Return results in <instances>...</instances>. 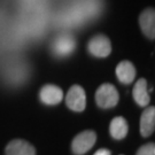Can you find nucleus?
<instances>
[{
	"mask_svg": "<svg viewBox=\"0 0 155 155\" xmlns=\"http://www.w3.org/2000/svg\"><path fill=\"white\" fill-rule=\"evenodd\" d=\"M118 99H120L118 92L115 89V86L111 85V84H102L95 92L97 105L99 106L100 108H104V109L115 107L118 102Z\"/></svg>",
	"mask_w": 155,
	"mask_h": 155,
	"instance_id": "nucleus-1",
	"label": "nucleus"
},
{
	"mask_svg": "<svg viewBox=\"0 0 155 155\" xmlns=\"http://www.w3.org/2000/svg\"><path fill=\"white\" fill-rule=\"evenodd\" d=\"M97 141V134L92 130H86L77 134L72 140L71 148L75 155H83L89 152Z\"/></svg>",
	"mask_w": 155,
	"mask_h": 155,
	"instance_id": "nucleus-2",
	"label": "nucleus"
},
{
	"mask_svg": "<svg viewBox=\"0 0 155 155\" xmlns=\"http://www.w3.org/2000/svg\"><path fill=\"white\" fill-rule=\"evenodd\" d=\"M66 105L74 111H83L86 107V94L82 86L74 85L68 91Z\"/></svg>",
	"mask_w": 155,
	"mask_h": 155,
	"instance_id": "nucleus-3",
	"label": "nucleus"
},
{
	"mask_svg": "<svg viewBox=\"0 0 155 155\" xmlns=\"http://www.w3.org/2000/svg\"><path fill=\"white\" fill-rule=\"evenodd\" d=\"M76 48V40L69 35H61L53 41L52 51L58 58L69 56Z\"/></svg>",
	"mask_w": 155,
	"mask_h": 155,
	"instance_id": "nucleus-4",
	"label": "nucleus"
},
{
	"mask_svg": "<svg viewBox=\"0 0 155 155\" xmlns=\"http://www.w3.org/2000/svg\"><path fill=\"white\" fill-rule=\"evenodd\" d=\"M87 50L93 56L97 58H106L110 54L111 44L110 40L106 36L99 35L91 39L87 44Z\"/></svg>",
	"mask_w": 155,
	"mask_h": 155,
	"instance_id": "nucleus-5",
	"label": "nucleus"
},
{
	"mask_svg": "<svg viewBox=\"0 0 155 155\" xmlns=\"http://www.w3.org/2000/svg\"><path fill=\"white\" fill-rule=\"evenodd\" d=\"M39 99L45 105L53 106L58 105L63 99V92L60 87L53 84H47L41 87L39 92Z\"/></svg>",
	"mask_w": 155,
	"mask_h": 155,
	"instance_id": "nucleus-6",
	"label": "nucleus"
},
{
	"mask_svg": "<svg viewBox=\"0 0 155 155\" xmlns=\"http://www.w3.org/2000/svg\"><path fill=\"white\" fill-rule=\"evenodd\" d=\"M6 155H36V150L28 141L15 139L7 145Z\"/></svg>",
	"mask_w": 155,
	"mask_h": 155,
	"instance_id": "nucleus-7",
	"label": "nucleus"
},
{
	"mask_svg": "<svg viewBox=\"0 0 155 155\" xmlns=\"http://www.w3.org/2000/svg\"><path fill=\"white\" fill-rule=\"evenodd\" d=\"M155 127V108L148 107L140 117V133L143 137H150L154 132Z\"/></svg>",
	"mask_w": 155,
	"mask_h": 155,
	"instance_id": "nucleus-8",
	"label": "nucleus"
},
{
	"mask_svg": "<svg viewBox=\"0 0 155 155\" xmlns=\"http://www.w3.org/2000/svg\"><path fill=\"white\" fill-rule=\"evenodd\" d=\"M155 13L153 8H148L141 13V15L139 17V22H140V27L143 32L150 39H154L155 36Z\"/></svg>",
	"mask_w": 155,
	"mask_h": 155,
	"instance_id": "nucleus-9",
	"label": "nucleus"
},
{
	"mask_svg": "<svg viewBox=\"0 0 155 155\" xmlns=\"http://www.w3.org/2000/svg\"><path fill=\"white\" fill-rule=\"evenodd\" d=\"M116 76L123 84H130L136 77V69L131 62L122 61L116 67Z\"/></svg>",
	"mask_w": 155,
	"mask_h": 155,
	"instance_id": "nucleus-10",
	"label": "nucleus"
},
{
	"mask_svg": "<svg viewBox=\"0 0 155 155\" xmlns=\"http://www.w3.org/2000/svg\"><path fill=\"white\" fill-rule=\"evenodd\" d=\"M133 99L141 107H146L150 104V94L147 91V82L144 78H140L133 87Z\"/></svg>",
	"mask_w": 155,
	"mask_h": 155,
	"instance_id": "nucleus-11",
	"label": "nucleus"
},
{
	"mask_svg": "<svg viewBox=\"0 0 155 155\" xmlns=\"http://www.w3.org/2000/svg\"><path fill=\"white\" fill-rule=\"evenodd\" d=\"M109 131H110L111 137L116 140H121L124 138L129 131V125H127L125 118H123L121 116L115 117L110 122Z\"/></svg>",
	"mask_w": 155,
	"mask_h": 155,
	"instance_id": "nucleus-12",
	"label": "nucleus"
},
{
	"mask_svg": "<svg viewBox=\"0 0 155 155\" xmlns=\"http://www.w3.org/2000/svg\"><path fill=\"white\" fill-rule=\"evenodd\" d=\"M137 155H155V145L150 143L141 146L137 152Z\"/></svg>",
	"mask_w": 155,
	"mask_h": 155,
	"instance_id": "nucleus-13",
	"label": "nucleus"
},
{
	"mask_svg": "<svg viewBox=\"0 0 155 155\" xmlns=\"http://www.w3.org/2000/svg\"><path fill=\"white\" fill-rule=\"evenodd\" d=\"M93 155H111V152L109 150H107V148H100Z\"/></svg>",
	"mask_w": 155,
	"mask_h": 155,
	"instance_id": "nucleus-14",
	"label": "nucleus"
}]
</instances>
